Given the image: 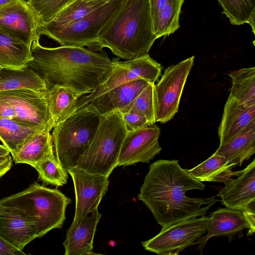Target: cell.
I'll list each match as a JSON object with an SVG mask.
<instances>
[{"instance_id": "obj_38", "label": "cell", "mask_w": 255, "mask_h": 255, "mask_svg": "<svg viewBox=\"0 0 255 255\" xmlns=\"http://www.w3.org/2000/svg\"><path fill=\"white\" fill-rule=\"evenodd\" d=\"M25 254L22 251L14 248L0 238V255H21Z\"/></svg>"}, {"instance_id": "obj_40", "label": "cell", "mask_w": 255, "mask_h": 255, "mask_svg": "<svg viewBox=\"0 0 255 255\" xmlns=\"http://www.w3.org/2000/svg\"><path fill=\"white\" fill-rule=\"evenodd\" d=\"M10 152L8 149L3 145L0 144V156L9 154Z\"/></svg>"}, {"instance_id": "obj_27", "label": "cell", "mask_w": 255, "mask_h": 255, "mask_svg": "<svg viewBox=\"0 0 255 255\" xmlns=\"http://www.w3.org/2000/svg\"><path fill=\"white\" fill-rule=\"evenodd\" d=\"M53 155L52 135L50 130L45 129L35 135L12 157L16 163H24L33 167Z\"/></svg>"}, {"instance_id": "obj_36", "label": "cell", "mask_w": 255, "mask_h": 255, "mask_svg": "<svg viewBox=\"0 0 255 255\" xmlns=\"http://www.w3.org/2000/svg\"><path fill=\"white\" fill-rule=\"evenodd\" d=\"M16 113L13 106L0 96V118L14 119Z\"/></svg>"}, {"instance_id": "obj_29", "label": "cell", "mask_w": 255, "mask_h": 255, "mask_svg": "<svg viewBox=\"0 0 255 255\" xmlns=\"http://www.w3.org/2000/svg\"><path fill=\"white\" fill-rule=\"evenodd\" d=\"M229 96L245 108L255 106V67L232 71Z\"/></svg>"}, {"instance_id": "obj_13", "label": "cell", "mask_w": 255, "mask_h": 255, "mask_svg": "<svg viewBox=\"0 0 255 255\" xmlns=\"http://www.w3.org/2000/svg\"><path fill=\"white\" fill-rule=\"evenodd\" d=\"M73 182L75 213L72 225L79 224L83 219L98 206L107 191L109 176L88 172L78 167L67 171Z\"/></svg>"}, {"instance_id": "obj_6", "label": "cell", "mask_w": 255, "mask_h": 255, "mask_svg": "<svg viewBox=\"0 0 255 255\" xmlns=\"http://www.w3.org/2000/svg\"><path fill=\"white\" fill-rule=\"evenodd\" d=\"M3 199L20 208L36 221L37 238L53 229L62 228L66 207L71 203V199L57 189L49 188L37 182Z\"/></svg>"}, {"instance_id": "obj_5", "label": "cell", "mask_w": 255, "mask_h": 255, "mask_svg": "<svg viewBox=\"0 0 255 255\" xmlns=\"http://www.w3.org/2000/svg\"><path fill=\"white\" fill-rule=\"evenodd\" d=\"M127 132L119 111L101 116L96 132L76 167L109 177L118 166L121 147Z\"/></svg>"}, {"instance_id": "obj_26", "label": "cell", "mask_w": 255, "mask_h": 255, "mask_svg": "<svg viewBox=\"0 0 255 255\" xmlns=\"http://www.w3.org/2000/svg\"><path fill=\"white\" fill-rule=\"evenodd\" d=\"M237 166L226 157L214 152L207 159L196 166L187 169L192 176L201 182L225 183L232 176H237L238 171L232 169Z\"/></svg>"}, {"instance_id": "obj_33", "label": "cell", "mask_w": 255, "mask_h": 255, "mask_svg": "<svg viewBox=\"0 0 255 255\" xmlns=\"http://www.w3.org/2000/svg\"><path fill=\"white\" fill-rule=\"evenodd\" d=\"M153 85V84L149 83L140 94L120 113H124L130 110L134 111L145 116L151 124H155Z\"/></svg>"}, {"instance_id": "obj_1", "label": "cell", "mask_w": 255, "mask_h": 255, "mask_svg": "<svg viewBox=\"0 0 255 255\" xmlns=\"http://www.w3.org/2000/svg\"><path fill=\"white\" fill-rule=\"evenodd\" d=\"M205 184L183 169L178 160L161 159L151 163L138 195L162 228L204 216L218 200L215 196L191 198L187 191L203 190Z\"/></svg>"}, {"instance_id": "obj_39", "label": "cell", "mask_w": 255, "mask_h": 255, "mask_svg": "<svg viewBox=\"0 0 255 255\" xmlns=\"http://www.w3.org/2000/svg\"><path fill=\"white\" fill-rule=\"evenodd\" d=\"M12 165V159L10 154L0 156V177L9 170Z\"/></svg>"}, {"instance_id": "obj_41", "label": "cell", "mask_w": 255, "mask_h": 255, "mask_svg": "<svg viewBox=\"0 0 255 255\" xmlns=\"http://www.w3.org/2000/svg\"><path fill=\"white\" fill-rule=\"evenodd\" d=\"M16 0H0V6Z\"/></svg>"}, {"instance_id": "obj_23", "label": "cell", "mask_w": 255, "mask_h": 255, "mask_svg": "<svg viewBox=\"0 0 255 255\" xmlns=\"http://www.w3.org/2000/svg\"><path fill=\"white\" fill-rule=\"evenodd\" d=\"M45 129H47L31 126L14 119L0 118V140L12 156L35 135Z\"/></svg>"}, {"instance_id": "obj_24", "label": "cell", "mask_w": 255, "mask_h": 255, "mask_svg": "<svg viewBox=\"0 0 255 255\" xmlns=\"http://www.w3.org/2000/svg\"><path fill=\"white\" fill-rule=\"evenodd\" d=\"M236 166H241L255 152V121L215 151Z\"/></svg>"}, {"instance_id": "obj_2", "label": "cell", "mask_w": 255, "mask_h": 255, "mask_svg": "<svg viewBox=\"0 0 255 255\" xmlns=\"http://www.w3.org/2000/svg\"><path fill=\"white\" fill-rule=\"evenodd\" d=\"M32 58L27 65L44 81L48 90L54 87L69 89L80 96L94 92L112 71L115 60L105 51L83 47L48 48L34 41Z\"/></svg>"}, {"instance_id": "obj_28", "label": "cell", "mask_w": 255, "mask_h": 255, "mask_svg": "<svg viewBox=\"0 0 255 255\" xmlns=\"http://www.w3.org/2000/svg\"><path fill=\"white\" fill-rule=\"evenodd\" d=\"M31 46L0 30V67L14 69L25 67L32 58Z\"/></svg>"}, {"instance_id": "obj_11", "label": "cell", "mask_w": 255, "mask_h": 255, "mask_svg": "<svg viewBox=\"0 0 255 255\" xmlns=\"http://www.w3.org/2000/svg\"><path fill=\"white\" fill-rule=\"evenodd\" d=\"M48 90L18 89L0 92L13 107L14 119L28 125L53 129L48 101Z\"/></svg>"}, {"instance_id": "obj_37", "label": "cell", "mask_w": 255, "mask_h": 255, "mask_svg": "<svg viewBox=\"0 0 255 255\" xmlns=\"http://www.w3.org/2000/svg\"><path fill=\"white\" fill-rule=\"evenodd\" d=\"M242 212L249 225L247 236L253 235L255 231V203L252 204Z\"/></svg>"}, {"instance_id": "obj_20", "label": "cell", "mask_w": 255, "mask_h": 255, "mask_svg": "<svg viewBox=\"0 0 255 255\" xmlns=\"http://www.w3.org/2000/svg\"><path fill=\"white\" fill-rule=\"evenodd\" d=\"M255 121V106L245 108L228 97L218 128L219 146L224 145Z\"/></svg>"}, {"instance_id": "obj_31", "label": "cell", "mask_w": 255, "mask_h": 255, "mask_svg": "<svg viewBox=\"0 0 255 255\" xmlns=\"http://www.w3.org/2000/svg\"><path fill=\"white\" fill-rule=\"evenodd\" d=\"M231 24L248 23L255 33V0H217Z\"/></svg>"}, {"instance_id": "obj_8", "label": "cell", "mask_w": 255, "mask_h": 255, "mask_svg": "<svg viewBox=\"0 0 255 255\" xmlns=\"http://www.w3.org/2000/svg\"><path fill=\"white\" fill-rule=\"evenodd\" d=\"M193 56L166 68L156 84L153 97L156 122L162 124L171 120L177 113L187 77L194 65Z\"/></svg>"}, {"instance_id": "obj_3", "label": "cell", "mask_w": 255, "mask_h": 255, "mask_svg": "<svg viewBox=\"0 0 255 255\" xmlns=\"http://www.w3.org/2000/svg\"><path fill=\"white\" fill-rule=\"evenodd\" d=\"M155 39L149 0H124L94 48L101 51L107 47L117 56L130 60L148 54Z\"/></svg>"}, {"instance_id": "obj_22", "label": "cell", "mask_w": 255, "mask_h": 255, "mask_svg": "<svg viewBox=\"0 0 255 255\" xmlns=\"http://www.w3.org/2000/svg\"><path fill=\"white\" fill-rule=\"evenodd\" d=\"M110 0H75L63 9L51 21L41 24V35L61 29L82 19Z\"/></svg>"}, {"instance_id": "obj_32", "label": "cell", "mask_w": 255, "mask_h": 255, "mask_svg": "<svg viewBox=\"0 0 255 255\" xmlns=\"http://www.w3.org/2000/svg\"><path fill=\"white\" fill-rule=\"evenodd\" d=\"M33 167L37 171L38 180L42 181L43 184L58 187L67 183L68 172L55 155L37 163Z\"/></svg>"}, {"instance_id": "obj_19", "label": "cell", "mask_w": 255, "mask_h": 255, "mask_svg": "<svg viewBox=\"0 0 255 255\" xmlns=\"http://www.w3.org/2000/svg\"><path fill=\"white\" fill-rule=\"evenodd\" d=\"M102 214L99 212L98 207L87 214L79 224H71L63 243L65 255L94 254V238Z\"/></svg>"}, {"instance_id": "obj_15", "label": "cell", "mask_w": 255, "mask_h": 255, "mask_svg": "<svg viewBox=\"0 0 255 255\" xmlns=\"http://www.w3.org/2000/svg\"><path fill=\"white\" fill-rule=\"evenodd\" d=\"M36 221L20 208L0 199V238L22 251L37 238Z\"/></svg>"}, {"instance_id": "obj_12", "label": "cell", "mask_w": 255, "mask_h": 255, "mask_svg": "<svg viewBox=\"0 0 255 255\" xmlns=\"http://www.w3.org/2000/svg\"><path fill=\"white\" fill-rule=\"evenodd\" d=\"M40 21L25 0L0 6V30L27 44L39 41Z\"/></svg>"}, {"instance_id": "obj_21", "label": "cell", "mask_w": 255, "mask_h": 255, "mask_svg": "<svg viewBox=\"0 0 255 255\" xmlns=\"http://www.w3.org/2000/svg\"><path fill=\"white\" fill-rule=\"evenodd\" d=\"M184 0H149L150 17L156 39L173 33L179 27Z\"/></svg>"}, {"instance_id": "obj_7", "label": "cell", "mask_w": 255, "mask_h": 255, "mask_svg": "<svg viewBox=\"0 0 255 255\" xmlns=\"http://www.w3.org/2000/svg\"><path fill=\"white\" fill-rule=\"evenodd\" d=\"M124 0H110L79 21L45 35L61 46L94 47L105 27L120 9Z\"/></svg>"}, {"instance_id": "obj_34", "label": "cell", "mask_w": 255, "mask_h": 255, "mask_svg": "<svg viewBox=\"0 0 255 255\" xmlns=\"http://www.w3.org/2000/svg\"><path fill=\"white\" fill-rule=\"evenodd\" d=\"M25 0L39 17L41 24L51 21L63 9L75 0Z\"/></svg>"}, {"instance_id": "obj_4", "label": "cell", "mask_w": 255, "mask_h": 255, "mask_svg": "<svg viewBox=\"0 0 255 255\" xmlns=\"http://www.w3.org/2000/svg\"><path fill=\"white\" fill-rule=\"evenodd\" d=\"M100 118L87 104L53 127L51 135L55 156L67 171L77 166L96 132Z\"/></svg>"}, {"instance_id": "obj_35", "label": "cell", "mask_w": 255, "mask_h": 255, "mask_svg": "<svg viewBox=\"0 0 255 255\" xmlns=\"http://www.w3.org/2000/svg\"><path fill=\"white\" fill-rule=\"evenodd\" d=\"M121 114L128 131L135 130L151 125L145 116L137 112L130 110Z\"/></svg>"}, {"instance_id": "obj_9", "label": "cell", "mask_w": 255, "mask_h": 255, "mask_svg": "<svg viewBox=\"0 0 255 255\" xmlns=\"http://www.w3.org/2000/svg\"><path fill=\"white\" fill-rule=\"evenodd\" d=\"M210 217L186 219L161 229L151 239L142 242L144 249L160 255H178L207 233Z\"/></svg>"}, {"instance_id": "obj_42", "label": "cell", "mask_w": 255, "mask_h": 255, "mask_svg": "<svg viewBox=\"0 0 255 255\" xmlns=\"http://www.w3.org/2000/svg\"></svg>"}, {"instance_id": "obj_25", "label": "cell", "mask_w": 255, "mask_h": 255, "mask_svg": "<svg viewBox=\"0 0 255 255\" xmlns=\"http://www.w3.org/2000/svg\"><path fill=\"white\" fill-rule=\"evenodd\" d=\"M22 89L48 90L44 81L27 65L19 69L0 67V92Z\"/></svg>"}, {"instance_id": "obj_18", "label": "cell", "mask_w": 255, "mask_h": 255, "mask_svg": "<svg viewBox=\"0 0 255 255\" xmlns=\"http://www.w3.org/2000/svg\"><path fill=\"white\" fill-rule=\"evenodd\" d=\"M149 83L141 79L125 83L94 98L88 104L100 116L113 111L121 112Z\"/></svg>"}, {"instance_id": "obj_17", "label": "cell", "mask_w": 255, "mask_h": 255, "mask_svg": "<svg viewBox=\"0 0 255 255\" xmlns=\"http://www.w3.org/2000/svg\"><path fill=\"white\" fill-rule=\"evenodd\" d=\"M249 229V225L242 211L228 208H220L212 212L207 227V234L196 242L197 250L202 254L208 241L212 237H228L230 242L233 237L242 236V232Z\"/></svg>"}, {"instance_id": "obj_30", "label": "cell", "mask_w": 255, "mask_h": 255, "mask_svg": "<svg viewBox=\"0 0 255 255\" xmlns=\"http://www.w3.org/2000/svg\"><path fill=\"white\" fill-rule=\"evenodd\" d=\"M48 90V101L53 128L76 110L78 100L81 97L73 91L62 87H54Z\"/></svg>"}, {"instance_id": "obj_16", "label": "cell", "mask_w": 255, "mask_h": 255, "mask_svg": "<svg viewBox=\"0 0 255 255\" xmlns=\"http://www.w3.org/2000/svg\"><path fill=\"white\" fill-rule=\"evenodd\" d=\"M237 176L228 179L217 196L227 208L242 211L255 203V160L239 171Z\"/></svg>"}, {"instance_id": "obj_14", "label": "cell", "mask_w": 255, "mask_h": 255, "mask_svg": "<svg viewBox=\"0 0 255 255\" xmlns=\"http://www.w3.org/2000/svg\"><path fill=\"white\" fill-rule=\"evenodd\" d=\"M160 133V128L155 124L128 131L121 147L118 166L148 163L162 149L158 141Z\"/></svg>"}, {"instance_id": "obj_10", "label": "cell", "mask_w": 255, "mask_h": 255, "mask_svg": "<svg viewBox=\"0 0 255 255\" xmlns=\"http://www.w3.org/2000/svg\"><path fill=\"white\" fill-rule=\"evenodd\" d=\"M162 67L149 54L124 61L115 60L114 67L108 78L93 92L81 97L76 110L88 104L94 98L126 82L136 79H144L155 84L161 74Z\"/></svg>"}]
</instances>
